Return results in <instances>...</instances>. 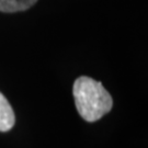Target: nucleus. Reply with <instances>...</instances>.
Returning a JSON list of instances; mask_svg holds the SVG:
<instances>
[{"label":"nucleus","instance_id":"f03ea898","mask_svg":"<svg viewBox=\"0 0 148 148\" xmlns=\"http://www.w3.org/2000/svg\"><path fill=\"white\" fill-rule=\"evenodd\" d=\"M16 117L9 101L0 92V132H8L14 126Z\"/></svg>","mask_w":148,"mask_h":148},{"label":"nucleus","instance_id":"f257e3e1","mask_svg":"<svg viewBox=\"0 0 148 148\" xmlns=\"http://www.w3.org/2000/svg\"><path fill=\"white\" fill-rule=\"evenodd\" d=\"M73 95L79 115L87 122H95L111 111L113 99L100 81L81 76L73 87Z\"/></svg>","mask_w":148,"mask_h":148},{"label":"nucleus","instance_id":"7ed1b4c3","mask_svg":"<svg viewBox=\"0 0 148 148\" xmlns=\"http://www.w3.org/2000/svg\"><path fill=\"white\" fill-rule=\"evenodd\" d=\"M37 0H0L1 12H19L31 8Z\"/></svg>","mask_w":148,"mask_h":148}]
</instances>
